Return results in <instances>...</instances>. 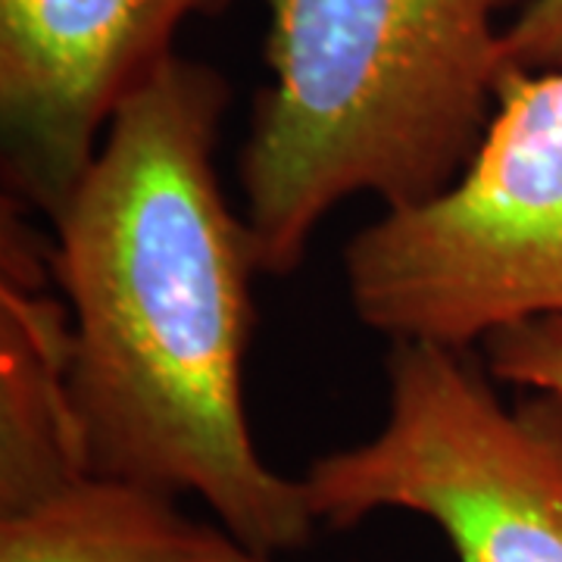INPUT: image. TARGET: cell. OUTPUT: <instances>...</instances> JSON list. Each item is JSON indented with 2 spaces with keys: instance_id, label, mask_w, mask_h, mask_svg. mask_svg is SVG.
<instances>
[{
  "instance_id": "1",
  "label": "cell",
  "mask_w": 562,
  "mask_h": 562,
  "mask_svg": "<svg viewBox=\"0 0 562 562\" xmlns=\"http://www.w3.org/2000/svg\"><path fill=\"white\" fill-rule=\"evenodd\" d=\"M228 81L166 54L116 106L50 216L69 310V397L91 475L201 497L244 547H306L301 479L262 460L244 406L254 331L250 228L216 172Z\"/></svg>"
},
{
  "instance_id": "2",
  "label": "cell",
  "mask_w": 562,
  "mask_h": 562,
  "mask_svg": "<svg viewBox=\"0 0 562 562\" xmlns=\"http://www.w3.org/2000/svg\"><path fill=\"white\" fill-rule=\"evenodd\" d=\"M528 0H266L272 81L241 150L257 266L288 276L338 203L441 194L472 160Z\"/></svg>"
},
{
  "instance_id": "3",
  "label": "cell",
  "mask_w": 562,
  "mask_h": 562,
  "mask_svg": "<svg viewBox=\"0 0 562 562\" xmlns=\"http://www.w3.org/2000/svg\"><path fill=\"white\" fill-rule=\"evenodd\" d=\"M344 276L357 319L387 341L469 350L562 316V66H506L465 169L360 228Z\"/></svg>"
},
{
  "instance_id": "4",
  "label": "cell",
  "mask_w": 562,
  "mask_h": 562,
  "mask_svg": "<svg viewBox=\"0 0 562 562\" xmlns=\"http://www.w3.org/2000/svg\"><path fill=\"white\" fill-rule=\"evenodd\" d=\"M487 372L465 347L391 341L382 428L301 479L313 519L413 513L457 562H562V403L531 391L509 406Z\"/></svg>"
},
{
  "instance_id": "5",
  "label": "cell",
  "mask_w": 562,
  "mask_h": 562,
  "mask_svg": "<svg viewBox=\"0 0 562 562\" xmlns=\"http://www.w3.org/2000/svg\"><path fill=\"white\" fill-rule=\"evenodd\" d=\"M220 0H0V144L13 198L54 216L128 91Z\"/></svg>"
},
{
  "instance_id": "6",
  "label": "cell",
  "mask_w": 562,
  "mask_h": 562,
  "mask_svg": "<svg viewBox=\"0 0 562 562\" xmlns=\"http://www.w3.org/2000/svg\"><path fill=\"white\" fill-rule=\"evenodd\" d=\"M0 513L88 475L69 397V310L47 291L50 244L3 206Z\"/></svg>"
},
{
  "instance_id": "7",
  "label": "cell",
  "mask_w": 562,
  "mask_h": 562,
  "mask_svg": "<svg viewBox=\"0 0 562 562\" xmlns=\"http://www.w3.org/2000/svg\"><path fill=\"white\" fill-rule=\"evenodd\" d=\"M220 538L176 494L91 472L0 513V562H216Z\"/></svg>"
},
{
  "instance_id": "8",
  "label": "cell",
  "mask_w": 562,
  "mask_h": 562,
  "mask_svg": "<svg viewBox=\"0 0 562 562\" xmlns=\"http://www.w3.org/2000/svg\"><path fill=\"white\" fill-rule=\"evenodd\" d=\"M482 347L494 379L562 403V316L509 325L484 338Z\"/></svg>"
},
{
  "instance_id": "9",
  "label": "cell",
  "mask_w": 562,
  "mask_h": 562,
  "mask_svg": "<svg viewBox=\"0 0 562 562\" xmlns=\"http://www.w3.org/2000/svg\"><path fill=\"white\" fill-rule=\"evenodd\" d=\"M509 66H562V0H528L506 29Z\"/></svg>"
},
{
  "instance_id": "10",
  "label": "cell",
  "mask_w": 562,
  "mask_h": 562,
  "mask_svg": "<svg viewBox=\"0 0 562 562\" xmlns=\"http://www.w3.org/2000/svg\"><path fill=\"white\" fill-rule=\"evenodd\" d=\"M216 562H272V557H266V553H257V550L244 547V543L235 541V538L222 528L220 547H216Z\"/></svg>"
}]
</instances>
